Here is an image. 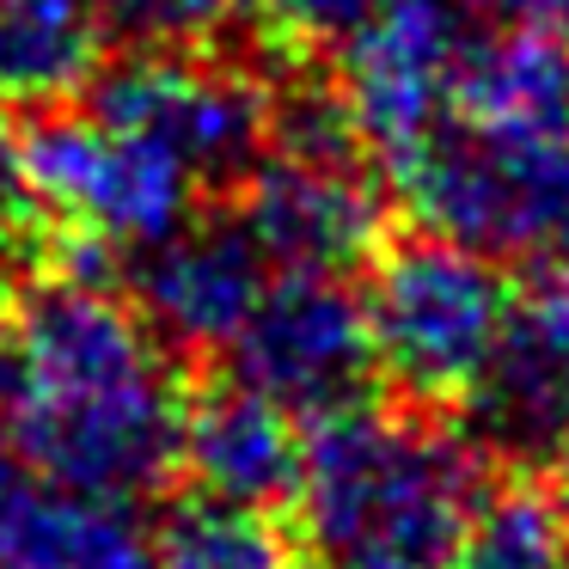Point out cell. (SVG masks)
<instances>
[{"instance_id":"2e32d148","label":"cell","mask_w":569,"mask_h":569,"mask_svg":"<svg viewBox=\"0 0 569 569\" xmlns=\"http://www.w3.org/2000/svg\"><path fill=\"white\" fill-rule=\"evenodd\" d=\"M453 569H569V527L557 490L527 471H508L471 508Z\"/></svg>"},{"instance_id":"7a4b0ae2","label":"cell","mask_w":569,"mask_h":569,"mask_svg":"<svg viewBox=\"0 0 569 569\" xmlns=\"http://www.w3.org/2000/svg\"><path fill=\"white\" fill-rule=\"evenodd\" d=\"M483 490L490 459L466 422L356 405L307 429L295 502L319 569H453Z\"/></svg>"},{"instance_id":"7402d4cb","label":"cell","mask_w":569,"mask_h":569,"mask_svg":"<svg viewBox=\"0 0 569 569\" xmlns=\"http://www.w3.org/2000/svg\"><path fill=\"white\" fill-rule=\"evenodd\" d=\"M19 429V349L13 331H0V441H13Z\"/></svg>"},{"instance_id":"8992f818","label":"cell","mask_w":569,"mask_h":569,"mask_svg":"<svg viewBox=\"0 0 569 569\" xmlns=\"http://www.w3.org/2000/svg\"><path fill=\"white\" fill-rule=\"evenodd\" d=\"M87 111L172 153L202 190L246 184L276 141V87L251 62L209 50H129L99 68Z\"/></svg>"},{"instance_id":"d6986e66","label":"cell","mask_w":569,"mask_h":569,"mask_svg":"<svg viewBox=\"0 0 569 569\" xmlns=\"http://www.w3.org/2000/svg\"><path fill=\"white\" fill-rule=\"evenodd\" d=\"M258 7L295 43H343L380 0H258Z\"/></svg>"},{"instance_id":"5bb4252c","label":"cell","mask_w":569,"mask_h":569,"mask_svg":"<svg viewBox=\"0 0 569 569\" xmlns=\"http://www.w3.org/2000/svg\"><path fill=\"white\" fill-rule=\"evenodd\" d=\"M453 123L483 136H569V50L551 31H478Z\"/></svg>"},{"instance_id":"30bf717a","label":"cell","mask_w":569,"mask_h":569,"mask_svg":"<svg viewBox=\"0 0 569 569\" xmlns=\"http://www.w3.org/2000/svg\"><path fill=\"white\" fill-rule=\"evenodd\" d=\"M239 227L276 270L349 276L386 246V190L368 160L331 153H263L239 184Z\"/></svg>"},{"instance_id":"9c48e42d","label":"cell","mask_w":569,"mask_h":569,"mask_svg":"<svg viewBox=\"0 0 569 569\" xmlns=\"http://www.w3.org/2000/svg\"><path fill=\"white\" fill-rule=\"evenodd\" d=\"M459 410L496 466L527 478L569 466V288L527 282V295H515L502 343Z\"/></svg>"},{"instance_id":"ba28073f","label":"cell","mask_w":569,"mask_h":569,"mask_svg":"<svg viewBox=\"0 0 569 569\" xmlns=\"http://www.w3.org/2000/svg\"><path fill=\"white\" fill-rule=\"evenodd\" d=\"M227 356H233L239 386L263 392L307 429L368 405V386L380 373L361 288L349 276L312 270L276 276Z\"/></svg>"},{"instance_id":"52a82bcc","label":"cell","mask_w":569,"mask_h":569,"mask_svg":"<svg viewBox=\"0 0 569 569\" xmlns=\"http://www.w3.org/2000/svg\"><path fill=\"white\" fill-rule=\"evenodd\" d=\"M478 31L483 26L466 13V0H380L337 43L331 80L386 172H398L435 129L453 123L459 74Z\"/></svg>"},{"instance_id":"cb8c5ba5","label":"cell","mask_w":569,"mask_h":569,"mask_svg":"<svg viewBox=\"0 0 569 569\" xmlns=\"http://www.w3.org/2000/svg\"><path fill=\"white\" fill-rule=\"evenodd\" d=\"M551 38H557V43H563V50H569V7H563V13H557V26H551Z\"/></svg>"},{"instance_id":"8fae6325","label":"cell","mask_w":569,"mask_h":569,"mask_svg":"<svg viewBox=\"0 0 569 569\" xmlns=\"http://www.w3.org/2000/svg\"><path fill=\"white\" fill-rule=\"evenodd\" d=\"M136 312L172 349H233L263 288L276 282L258 239L233 221H184L166 246L129 263Z\"/></svg>"},{"instance_id":"e0dca14e","label":"cell","mask_w":569,"mask_h":569,"mask_svg":"<svg viewBox=\"0 0 569 569\" xmlns=\"http://www.w3.org/2000/svg\"><path fill=\"white\" fill-rule=\"evenodd\" d=\"M153 569H295L270 515L221 502H184L153 532Z\"/></svg>"},{"instance_id":"4fadbf2b","label":"cell","mask_w":569,"mask_h":569,"mask_svg":"<svg viewBox=\"0 0 569 569\" xmlns=\"http://www.w3.org/2000/svg\"><path fill=\"white\" fill-rule=\"evenodd\" d=\"M0 569H153V539L136 502L0 453Z\"/></svg>"},{"instance_id":"d4e9b609","label":"cell","mask_w":569,"mask_h":569,"mask_svg":"<svg viewBox=\"0 0 569 569\" xmlns=\"http://www.w3.org/2000/svg\"><path fill=\"white\" fill-rule=\"evenodd\" d=\"M0 276H7V263H0Z\"/></svg>"},{"instance_id":"9a60e30c","label":"cell","mask_w":569,"mask_h":569,"mask_svg":"<svg viewBox=\"0 0 569 569\" xmlns=\"http://www.w3.org/2000/svg\"><path fill=\"white\" fill-rule=\"evenodd\" d=\"M104 26L87 0H0V99L56 104L92 87Z\"/></svg>"},{"instance_id":"ac0fdd59","label":"cell","mask_w":569,"mask_h":569,"mask_svg":"<svg viewBox=\"0 0 569 569\" xmlns=\"http://www.w3.org/2000/svg\"><path fill=\"white\" fill-rule=\"evenodd\" d=\"M87 13L129 50H209L233 0H87Z\"/></svg>"},{"instance_id":"3957f363","label":"cell","mask_w":569,"mask_h":569,"mask_svg":"<svg viewBox=\"0 0 569 569\" xmlns=\"http://www.w3.org/2000/svg\"><path fill=\"white\" fill-rule=\"evenodd\" d=\"M422 233L569 288V136H483L447 123L398 166Z\"/></svg>"},{"instance_id":"ffe728a7","label":"cell","mask_w":569,"mask_h":569,"mask_svg":"<svg viewBox=\"0 0 569 569\" xmlns=\"http://www.w3.org/2000/svg\"><path fill=\"white\" fill-rule=\"evenodd\" d=\"M38 214L31 197V166H26V129L0 123V233H13L19 221Z\"/></svg>"},{"instance_id":"5b68a950","label":"cell","mask_w":569,"mask_h":569,"mask_svg":"<svg viewBox=\"0 0 569 569\" xmlns=\"http://www.w3.org/2000/svg\"><path fill=\"white\" fill-rule=\"evenodd\" d=\"M26 166L38 214L74 233L80 258H148L197 221V178L99 111H38L26 123Z\"/></svg>"},{"instance_id":"603a6c76","label":"cell","mask_w":569,"mask_h":569,"mask_svg":"<svg viewBox=\"0 0 569 569\" xmlns=\"http://www.w3.org/2000/svg\"><path fill=\"white\" fill-rule=\"evenodd\" d=\"M551 490H557V508H563V527H569V466L557 471V483H551Z\"/></svg>"},{"instance_id":"44dd1931","label":"cell","mask_w":569,"mask_h":569,"mask_svg":"<svg viewBox=\"0 0 569 569\" xmlns=\"http://www.w3.org/2000/svg\"><path fill=\"white\" fill-rule=\"evenodd\" d=\"M569 0H466L483 31H551Z\"/></svg>"},{"instance_id":"7c38bea8","label":"cell","mask_w":569,"mask_h":569,"mask_svg":"<svg viewBox=\"0 0 569 569\" xmlns=\"http://www.w3.org/2000/svg\"><path fill=\"white\" fill-rule=\"evenodd\" d=\"M178 471L190 478L197 502L221 508H263L288 502L307 471V435L282 405L239 380H214L184 398L178 429Z\"/></svg>"},{"instance_id":"6da1fadb","label":"cell","mask_w":569,"mask_h":569,"mask_svg":"<svg viewBox=\"0 0 569 569\" xmlns=\"http://www.w3.org/2000/svg\"><path fill=\"white\" fill-rule=\"evenodd\" d=\"M19 349V459L136 502L178 466L184 392L160 331L104 282L56 276L13 319Z\"/></svg>"},{"instance_id":"277c9868","label":"cell","mask_w":569,"mask_h":569,"mask_svg":"<svg viewBox=\"0 0 569 569\" xmlns=\"http://www.w3.org/2000/svg\"><path fill=\"white\" fill-rule=\"evenodd\" d=\"M380 373L417 410L466 405L515 312L502 270L441 233H398L361 288Z\"/></svg>"}]
</instances>
